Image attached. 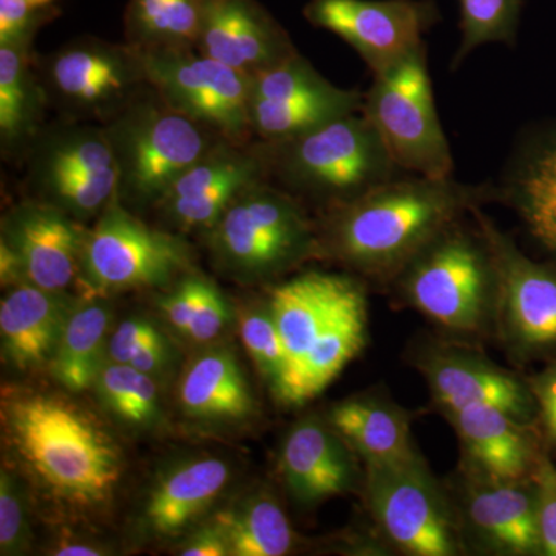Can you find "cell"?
<instances>
[{
	"mask_svg": "<svg viewBox=\"0 0 556 556\" xmlns=\"http://www.w3.org/2000/svg\"><path fill=\"white\" fill-rule=\"evenodd\" d=\"M495 201L492 185L405 174L325 211L318 258L339 263L365 283L390 288L405 266L473 207Z\"/></svg>",
	"mask_w": 556,
	"mask_h": 556,
	"instance_id": "obj_1",
	"label": "cell"
},
{
	"mask_svg": "<svg viewBox=\"0 0 556 556\" xmlns=\"http://www.w3.org/2000/svg\"><path fill=\"white\" fill-rule=\"evenodd\" d=\"M466 218L439 232L390 289L402 306L426 317L444 338L481 345L495 339L500 283L484 233Z\"/></svg>",
	"mask_w": 556,
	"mask_h": 556,
	"instance_id": "obj_2",
	"label": "cell"
},
{
	"mask_svg": "<svg viewBox=\"0 0 556 556\" xmlns=\"http://www.w3.org/2000/svg\"><path fill=\"white\" fill-rule=\"evenodd\" d=\"M11 441L58 496L80 506L104 503L118 484V448L86 413L61 399L28 394L3 405Z\"/></svg>",
	"mask_w": 556,
	"mask_h": 556,
	"instance_id": "obj_3",
	"label": "cell"
},
{
	"mask_svg": "<svg viewBox=\"0 0 556 556\" xmlns=\"http://www.w3.org/2000/svg\"><path fill=\"white\" fill-rule=\"evenodd\" d=\"M257 142L268 179L300 203L324 211L364 195L402 172L362 112L299 137Z\"/></svg>",
	"mask_w": 556,
	"mask_h": 556,
	"instance_id": "obj_4",
	"label": "cell"
},
{
	"mask_svg": "<svg viewBox=\"0 0 556 556\" xmlns=\"http://www.w3.org/2000/svg\"><path fill=\"white\" fill-rule=\"evenodd\" d=\"M361 493L375 536L390 554L467 555L448 485L431 471L419 450L365 464Z\"/></svg>",
	"mask_w": 556,
	"mask_h": 556,
	"instance_id": "obj_5",
	"label": "cell"
},
{
	"mask_svg": "<svg viewBox=\"0 0 556 556\" xmlns=\"http://www.w3.org/2000/svg\"><path fill=\"white\" fill-rule=\"evenodd\" d=\"M207 239L215 262L244 281L277 278L318 258L316 222L269 179L240 193Z\"/></svg>",
	"mask_w": 556,
	"mask_h": 556,
	"instance_id": "obj_6",
	"label": "cell"
},
{
	"mask_svg": "<svg viewBox=\"0 0 556 556\" xmlns=\"http://www.w3.org/2000/svg\"><path fill=\"white\" fill-rule=\"evenodd\" d=\"M104 129L126 206H160L177 179L222 139L172 109L152 87Z\"/></svg>",
	"mask_w": 556,
	"mask_h": 556,
	"instance_id": "obj_7",
	"label": "cell"
},
{
	"mask_svg": "<svg viewBox=\"0 0 556 556\" xmlns=\"http://www.w3.org/2000/svg\"><path fill=\"white\" fill-rule=\"evenodd\" d=\"M362 113L378 130L399 170L453 177L455 161L434 104L426 46L375 75Z\"/></svg>",
	"mask_w": 556,
	"mask_h": 556,
	"instance_id": "obj_8",
	"label": "cell"
},
{
	"mask_svg": "<svg viewBox=\"0 0 556 556\" xmlns=\"http://www.w3.org/2000/svg\"><path fill=\"white\" fill-rule=\"evenodd\" d=\"M38 70L50 105L68 119L101 126L150 89L141 51L93 36L64 43Z\"/></svg>",
	"mask_w": 556,
	"mask_h": 556,
	"instance_id": "obj_9",
	"label": "cell"
},
{
	"mask_svg": "<svg viewBox=\"0 0 556 556\" xmlns=\"http://www.w3.org/2000/svg\"><path fill=\"white\" fill-rule=\"evenodd\" d=\"M190 266L181 237L146 225L116 195L87 230L80 280L98 294L159 288L186 276Z\"/></svg>",
	"mask_w": 556,
	"mask_h": 556,
	"instance_id": "obj_10",
	"label": "cell"
},
{
	"mask_svg": "<svg viewBox=\"0 0 556 556\" xmlns=\"http://www.w3.org/2000/svg\"><path fill=\"white\" fill-rule=\"evenodd\" d=\"M471 218L496 263L495 340L517 364L551 353L556 348V266L527 257L482 206L473 207Z\"/></svg>",
	"mask_w": 556,
	"mask_h": 556,
	"instance_id": "obj_11",
	"label": "cell"
},
{
	"mask_svg": "<svg viewBox=\"0 0 556 556\" xmlns=\"http://www.w3.org/2000/svg\"><path fill=\"white\" fill-rule=\"evenodd\" d=\"M141 54L149 86L172 109L225 141L240 146L254 142L248 75L197 49L148 50Z\"/></svg>",
	"mask_w": 556,
	"mask_h": 556,
	"instance_id": "obj_12",
	"label": "cell"
},
{
	"mask_svg": "<svg viewBox=\"0 0 556 556\" xmlns=\"http://www.w3.org/2000/svg\"><path fill=\"white\" fill-rule=\"evenodd\" d=\"M408 362L441 416L468 405H492L527 424L536 415L527 379L490 361L479 345L428 336L413 343Z\"/></svg>",
	"mask_w": 556,
	"mask_h": 556,
	"instance_id": "obj_13",
	"label": "cell"
},
{
	"mask_svg": "<svg viewBox=\"0 0 556 556\" xmlns=\"http://www.w3.org/2000/svg\"><path fill=\"white\" fill-rule=\"evenodd\" d=\"M365 93L340 89L298 53L251 76L249 119L255 141L276 142L362 112Z\"/></svg>",
	"mask_w": 556,
	"mask_h": 556,
	"instance_id": "obj_14",
	"label": "cell"
},
{
	"mask_svg": "<svg viewBox=\"0 0 556 556\" xmlns=\"http://www.w3.org/2000/svg\"><path fill=\"white\" fill-rule=\"evenodd\" d=\"M303 16L345 40L379 75L426 46L439 10L431 0H309Z\"/></svg>",
	"mask_w": 556,
	"mask_h": 556,
	"instance_id": "obj_15",
	"label": "cell"
},
{
	"mask_svg": "<svg viewBox=\"0 0 556 556\" xmlns=\"http://www.w3.org/2000/svg\"><path fill=\"white\" fill-rule=\"evenodd\" d=\"M447 485L467 555H543L530 478L496 479L457 468Z\"/></svg>",
	"mask_w": 556,
	"mask_h": 556,
	"instance_id": "obj_16",
	"label": "cell"
},
{
	"mask_svg": "<svg viewBox=\"0 0 556 556\" xmlns=\"http://www.w3.org/2000/svg\"><path fill=\"white\" fill-rule=\"evenodd\" d=\"M265 179L268 170L257 142L240 146L218 139L177 179L159 207L177 229L208 230L240 193Z\"/></svg>",
	"mask_w": 556,
	"mask_h": 556,
	"instance_id": "obj_17",
	"label": "cell"
},
{
	"mask_svg": "<svg viewBox=\"0 0 556 556\" xmlns=\"http://www.w3.org/2000/svg\"><path fill=\"white\" fill-rule=\"evenodd\" d=\"M86 237L78 219L42 200L17 204L2 222V240L20 255L27 283L49 291L78 280Z\"/></svg>",
	"mask_w": 556,
	"mask_h": 556,
	"instance_id": "obj_18",
	"label": "cell"
},
{
	"mask_svg": "<svg viewBox=\"0 0 556 556\" xmlns=\"http://www.w3.org/2000/svg\"><path fill=\"white\" fill-rule=\"evenodd\" d=\"M281 479L300 506H316L364 484V464L324 417H305L281 444Z\"/></svg>",
	"mask_w": 556,
	"mask_h": 556,
	"instance_id": "obj_19",
	"label": "cell"
},
{
	"mask_svg": "<svg viewBox=\"0 0 556 556\" xmlns=\"http://www.w3.org/2000/svg\"><path fill=\"white\" fill-rule=\"evenodd\" d=\"M195 49L249 78L299 51L258 0H208Z\"/></svg>",
	"mask_w": 556,
	"mask_h": 556,
	"instance_id": "obj_20",
	"label": "cell"
},
{
	"mask_svg": "<svg viewBox=\"0 0 556 556\" xmlns=\"http://www.w3.org/2000/svg\"><path fill=\"white\" fill-rule=\"evenodd\" d=\"M460 450V470L496 479L530 478L541 447L532 426L492 405L444 413Z\"/></svg>",
	"mask_w": 556,
	"mask_h": 556,
	"instance_id": "obj_21",
	"label": "cell"
},
{
	"mask_svg": "<svg viewBox=\"0 0 556 556\" xmlns=\"http://www.w3.org/2000/svg\"><path fill=\"white\" fill-rule=\"evenodd\" d=\"M367 342V283L361 280L343 300L308 354L277 388L274 397L285 407L308 404L339 378Z\"/></svg>",
	"mask_w": 556,
	"mask_h": 556,
	"instance_id": "obj_22",
	"label": "cell"
},
{
	"mask_svg": "<svg viewBox=\"0 0 556 556\" xmlns=\"http://www.w3.org/2000/svg\"><path fill=\"white\" fill-rule=\"evenodd\" d=\"M358 281L361 278L353 274L306 270L270 289L266 305L276 320L287 351V371L281 382L308 354L311 346L316 343L318 336Z\"/></svg>",
	"mask_w": 556,
	"mask_h": 556,
	"instance_id": "obj_23",
	"label": "cell"
},
{
	"mask_svg": "<svg viewBox=\"0 0 556 556\" xmlns=\"http://www.w3.org/2000/svg\"><path fill=\"white\" fill-rule=\"evenodd\" d=\"M493 192L556 257V127L519 142Z\"/></svg>",
	"mask_w": 556,
	"mask_h": 556,
	"instance_id": "obj_24",
	"label": "cell"
},
{
	"mask_svg": "<svg viewBox=\"0 0 556 556\" xmlns=\"http://www.w3.org/2000/svg\"><path fill=\"white\" fill-rule=\"evenodd\" d=\"M75 303L65 292L31 283L10 288L0 302L2 354L20 371L50 364Z\"/></svg>",
	"mask_w": 556,
	"mask_h": 556,
	"instance_id": "obj_25",
	"label": "cell"
},
{
	"mask_svg": "<svg viewBox=\"0 0 556 556\" xmlns=\"http://www.w3.org/2000/svg\"><path fill=\"white\" fill-rule=\"evenodd\" d=\"M325 419L364 466L417 452L412 430L415 413L399 405L386 388L343 399L328 409Z\"/></svg>",
	"mask_w": 556,
	"mask_h": 556,
	"instance_id": "obj_26",
	"label": "cell"
},
{
	"mask_svg": "<svg viewBox=\"0 0 556 556\" xmlns=\"http://www.w3.org/2000/svg\"><path fill=\"white\" fill-rule=\"evenodd\" d=\"M230 479L228 463L200 457L172 468L150 490L144 508L150 532L178 535L222 495Z\"/></svg>",
	"mask_w": 556,
	"mask_h": 556,
	"instance_id": "obj_27",
	"label": "cell"
},
{
	"mask_svg": "<svg viewBox=\"0 0 556 556\" xmlns=\"http://www.w3.org/2000/svg\"><path fill=\"white\" fill-rule=\"evenodd\" d=\"M50 100L33 50L0 47V149L5 160L27 156Z\"/></svg>",
	"mask_w": 556,
	"mask_h": 556,
	"instance_id": "obj_28",
	"label": "cell"
},
{
	"mask_svg": "<svg viewBox=\"0 0 556 556\" xmlns=\"http://www.w3.org/2000/svg\"><path fill=\"white\" fill-rule=\"evenodd\" d=\"M27 159V177L35 189L58 179L116 169L108 131L87 121L67 119L43 127Z\"/></svg>",
	"mask_w": 556,
	"mask_h": 556,
	"instance_id": "obj_29",
	"label": "cell"
},
{
	"mask_svg": "<svg viewBox=\"0 0 556 556\" xmlns=\"http://www.w3.org/2000/svg\"><path fill=\"white\" fill-rule=\"evenodd\" d=\"M179 405L186 415L201 420H241L254 415L247 376L232 351H207L197 357L182 375Z\"/></svg>",
	"mask_w": 556,
	"mask_h": 556,
	"instance_id": "obj_30",
	"label": "cell"
},
{
	"mask_svg": "<svg viewBox=\"0 0 556 556\" xmlns=\"http://www.w3.org/2000/svg\"><path fill=\"white\" fill-rule=\"evenodd\" d=\"M110 317L108 305L93 299L75 303L70 313L50 368L53 378L73 393L97 383L105 365Z\"/></svg>",
	"mask_w": 556,
	"mask_h": 556,
	"instance_id": "obj_31",
	"label": "cell"
},
{
	"mask_svg": "<svg viewBox=\"0 0 556 556\" xmlns=\"http://www.w3.org/2000/svg\"><path fill=\"white\" fill-rule=\"evenodd\" d=\"M214 519L225 530L230 556H283L299 541L287 511L268 492L255 493Z\"/></svg>",
	"mask_w": 556,
	"mask_h": 556,
	"instance_id": "obj_32",
	"label": "cell"
},
{
	"mask_svg": "<svg viewBox=\"0 0 556 556\" xmlns=\"http://www.w3.org/2000/svg\"><path fill=\"white\" fill-rule=\"evenodd\" d=\"M208 0H129L126 42L141 51L195 49Z\"/></svg>",
	"mask_w": 556,
	"mask_h": 556,
	"instance_id": "obj_33",
	"label": "cell"
},
{
	"mask_svg": "<svg viewBox=\"0 0 556 556\" xmlns=\"http://www.w3.org/2000/svg\"><path fill=\"white\" fill-rule=\"evenodd\" d=\"M98 393L105 407L134 426H146L160 413V394L153 376L130 365L109 362L97 379Z\"/></svg>",
	"mask_w": 556,
	"mask_h": 556,
	"instance_id": "obj_34",
	"label": "cell"
},
{
	"mask_svg": "<svg viewBox=\"0 0 556 556\" xmlns=\"http://www.w3.org/2000/svg\"><path fill=\"white\" fill-rule=\"evenodd\" d=\"M460 43L453 65L485 43H511L517 38L522 0H459Z\"/></svg>",
	"mask_w": 556,
	"mask_h": 556,
	"instance_id": "obj_35",
	"label": "cell"
},
{
	"mask_svg": "<svg viewBox=\"0 0 556 556\" xmlns=\"http://www.w3.org/2000/svg\"><path fill=\"white\" fill-rule=\"evenodd\" d=\"M40 200L60 207L73 218L100 217L118 195V170L58 179L36 189Z\"/></svg>",
	"mask_w": 556,
	"mask_h": 556,
	"instance_id": "obj_36",
	"label": "cell"
},
{
	"mask_svg": "<svg viewBox=\"0 0 556 556\" xmlns=\"http://www.w3.org/2000/svg\"><path fill=\"white\" fill-rule=\"evenodd\" d=\"M240 334L249 356L274 393L287 371V351L268 305L244 313Z\"/></svg>",
	"mask_w": 556,
	"mask_h": 556,
	"instance_id": "obj_37",
	"label": "cell"
},
{
	"mask_svg": "<svg viewBox=\"0 0 556 556\" xmlns=\"http://www.w3.org/2000/svg\"><path fill=\"white\" fill-rule=\"evenodd\" d=\"M61 16L54 3L36 5L30 0H0V47L33 49L40 28Z\"/></svg>",
	"mask_w": 556,
	"mask_h": 556,
	"instance_id": "obj_38",
	"label": "cell"
},
{
	"mask_svg": "<svg viewBox=\"0 0 556 556\" xmlns=\"http://www.w3.org/2000/svg\"><path fill=\"white\" fill-rule=\"evenodd\" d=\"M530 481L535 495L541 554L556 556V466L546 450L541 448Z\"/></svg>",
	"mask_w": 556,
	"mask_h": 556,
	"instance_id": "obj_39",
	"label": "cell"
},
{
	"mask_svg": "<svg viewBox=\"0 0 556 556\" xmlns=\"http://www.w3.org/2000/svg\"><path fill=\"white\" fill-rule=\"evenodd\" d=\"M27 541V515L20 486L9 471L0 473V554H20Z\"/></svg>",
	"mask_w": 556,
	"mask_h": 556,
	"instance_id": "obj_40",
	"label": "cell"
},
{
	"mask_svg": "<svg viewBox=\"0 0 556 556\" xmlns=\"http://www.w3.org/2000/svg\"><path fill=\"white\" fill-rule=\"evenodd\" d=\"M232 318L228 300L211 280L204 278L199 306L188 331L193 342L206 343L217 339Z\"/></svg>",
	"mask_w": 556,
	"mask_h": 556,
	"instance_id": "obj_41",
	"label": "cell"
},
{
	"mask_svg": "<svg viewBox=\"0 0 556 556\" xmlns=\"http://www.w3.org/2000/svg\"><path fill=\"white\" fill-rule=\"evenodd\" d=\"M204 278L206 277L188 273L169 294L159 300L161 313L181 334H188L192 318L195 316Z\"/></svg>",
	"mask_w": 556,
	"mask_h": 556,
	"instance_id": "obj_42",
	"label": "cell"
},
{
	"mask_svg": "<svg viewBox=\"0 0 556 556\" xmlns=\"http://www.w3.org/2000/svg\"><path fill=\"white\" fill-rule=\"evenodd\" d=\"M164 338L159 328L146 318H129L115 329L109 339L110 362L127 364L138 351Z\"/></svg>",
	"mask_w": 556,
	"mask_h": 556,
	"instance_id": "obj_43",
	"label": "cell"
},
{
	"mask_svg": "<svg viewBox=\"0 0 556 556\" xmlns=\"http://www.w3.org/2000/svg\"><path fill=\"white\" fill-rule=\"evenodd\" d=\"M535 401L538 420L544 437L556 445V362L532 378H526Z\"/></svg>",
	"mask_w": 556,
	"mask_h": 556,
	"instance_id": "obj_44",
	"label": "cell"
},
{
	"mask_svg": "<svg viewBox=\"0 0 556 556\" xmlns=\"http://www.w3.org/2000/svg\"><path fill=\"white\" fill-rule=\"evenodd\" d=\"M182 556H228L230 555L225 530L215 519L201 527L186 541L179 552Z\"/></svg>",
	"mask_w": 556,
	"mask_h": 556,
	"instance_id": "obj_45",
	"label": "cell"
},
{
	"mask_svg": "<svg viewBox=\"0 0 556 556\" xmlns=\"http://www.w3.org/2000/svg\"><path fill=\"white\" fill-rule=\"evenodd\" d=\"M169 342H167L166 338H161L138 351L126 365H130V367L138 369V371L146 372V375L155 376L159 375L161 369L166 368V365L169 364Z\"/></svg>",
	"mask_w": 556,
	"mask_h": 556,
	"instance_id": "obj_46",
	"label": "cell"
},
{
	"mask_svg": "<svg viewBox=\"0 0 556 556\" xmlns=\"http://www.w3.org/2000/svg\"><path fill=\"white\" fill-rule=\"evenodd\" d=\"M0 281H2V288L27 283L20 255L2 239H0Z\"/></svg>",
	"mask_w": 556,
	"mask_h": 556,
	"instance_id": "obj_47",
	"label": "cell"
},
{
	"mask_svg": "<svg viewBox=\"0 0 556 556\" xmlns=\"http://www.w3.org/2000/svg\"><path fill=\"white\" fill-rule=\"evenodd\" d=\"M104 554L105 552L101 548L83 543L62 544L53 551V555L56 556H100Z\"/></svg>",
	"mask_w": 556,
	"mask_h": 556,
	"instance_id": "obj_48",
	"label": "cell"
},
{
	"mask_svg": "<svg viewBox=\"0 0 556 556\" xmlns=\"http://www.w3.org/2000/svg\"><path fill=\"white\" fill-rule=\"evenodd\" d=\"M30 2L36 5H49V3H54V0H30Z\"/></svg>",
	"mask_w": 556,
	"mask_h": 556,
	"instance_id": "obj_49",
	"label": "cell"
}]
</instances>
